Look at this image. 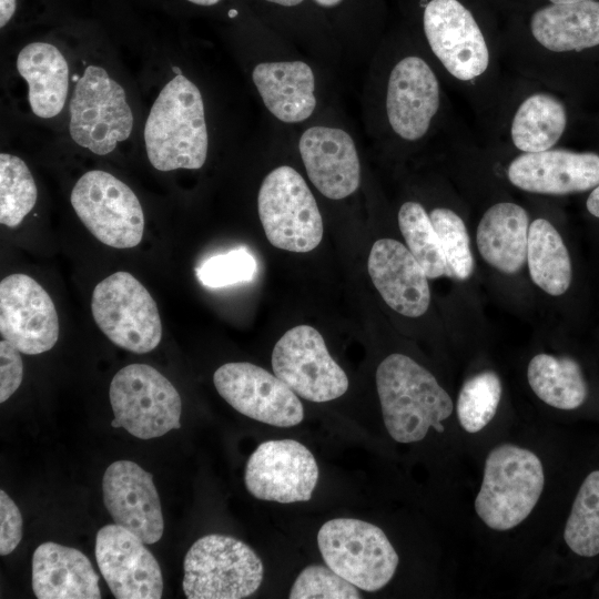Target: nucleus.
Wrapping results in <instances>:
<instances>
[{
    "instance_id": "26",
    "label": "nucleus",
    "mask_w": 599,
    "mask_h": 599,
    "mask_svg": "<svg viewBox=\"0 0 599 599\" xmlns=\"http://www.w3.org/2000/svg\"><path fill=\"white\" fill-rule=\"evenodd\" d=\"M530 30L554 52L581 51L599 44V1L552 3L537 10Z\"/></svg>"
},
{
    "instance_id": "5",
    "label": "nucleus",
    "mask_w": 599,
    "mask_h": 599,
    "mask_svg": "<svg viewBox=\"0 0 599 599\" xmlns=\"http://www.w3.org/2000/svg\"><path fill=\"white\" fill-rule=\"evenodd\" d=\"M317 545L332 570L369 592L385 587L399 562L385 532L359 519L335 518L326 521L318 530Z\"/></svg>"
},
{
    "instance_id": "8",
    "label": "nucleus",
    "mask_w": 599,
    "mask_h": 599,
    "mask_svg": "<svg viewBox=\"0 0 599 599\" xmlns=\"http://www.w3.org/2000/svg\"><path fill=\"white\" fill-rule=\"evenodd\" d=\"M91 312L103 334L131 353H149L161 342L162 323L156 303L128 272H115L95 285Z\"/></svg>"
},
{
    "instance_id": "36",
    "label": "nucleus",
    "mask_w": 599,
    "mask_h": 599,
    "mask_svg": "<svg viewBox=\"0 0 599 599\" xmlns=\"http://www.w3.org/2000/svg\"><path fill=\"white\" fill-rule=\"evenodd\" d=\"M291 599H358L357 587L337 575L328 566L311 565L296 577Z\"/></svg>"
},
{
    "instance_id": "10",
    "label": "nucleus",
    "mask_w": 599,
    "mask_h": 599,
    "mask_svg": "<svg viewBox=\"0 0 599 599\" xmlns=\"http://www.w3.org/2000/svg\"><path fill=\"white\" fill-rule=\"evenodd\" d=\"M70 201L84 226L101 243L115 248L136 246L144 232V213L135 193L101 170L84 173Z\"/></svg>"
},
{
    "instance_id": "14",
    "label": "nucleus",
    "mask_w": 599,
    "mask_h": 599,
    "mask_svg": "<svg viewBox=\"0 0 599 599\" xmlns=\"http://www.w3.org/2000/svg\"><path fill=\"white\" fill-rule=\"evenodd\" d=\"M0 334L21 353L50 351L59 338V319L48 292L27 274L0 283Z\"/></svg>"
},
{
    "instance_id": "34",
    "label": "nucleus",
    "mask_w": 599,
    "mask_h": 599,
    "mask_svg": "<svg viewBox=\"0 0 599 599\" xmlns=\"http://www.w3.org/2000/svg\"><path fill=\"white\" fill-rule=\"evenodd\" d=\"M429 217L439 237L448 272L460 281L469 278L474 271V257L464 221L446 207L434 209Z\"/></svg>"
},
{
    "instance_id": "35",
    "label": "nucleus",
    "mask_w": 599,
    "mask_h": 599,
    "mask_svg": "<svg viewBox=\"0 0 599 599\" xmlns=\"http://www.w3.org/2000/svg\"><path fill=\"white\" fill-rule=\"evenodd\" d=\"M256 268L255 257L240 247L209 257L195 271L203 285L217 288L252 281Z\"/></svg>"
},
{
    "instance_id": "4",
    "label": "nucleus",
    "mask_w": 599,
    "mask_h": 599,
    "mask_svg": "<svg viewBox=\"0 0 599 599\" xmlns=\"http://www.w3.org/2000/svg\"><path fill=\"white\" fill-rule=\"evenodd\" d=\"M182 588L189 599H241L253 595L264 576L262 560L245 542L211 534L184 558Z\"/></svg>"
},
{
    "instance_id": "16",
    "label": "nucleus",
    "mask_w": 599,
    "mask_h": 599,
    "mask_svg": "<svg viewBox=\"0 0 599 599\" xmlns=\"http://www.w3.org/2000/svg\"><path fill=\"white\" fill-rule=\"evenodd\" d=\"M146 544L129 529L111 524L95 537V559L118 599H159L163 593L160 565Z\"/></svg>"
},
{
    "instance_id": "23",
    "label": "nucleus",
    "mask_w": 599,
    "mask_h": 599,
    "mask_svg": "<svg viewBox=\"0 0 599 599\" xmlns=\"http://www.w3.org/2000/svg\"><path fill=\"white\" fill-rule=\"evenodd\" d=\"M252 79L263 103L278 120L297 123L312 115L315 78L305 62H262L254 68Z\"/></svg>"
},
{
    "instance_id": "7",
    "label": "nucleus",
    "mask_w": 599,
    "mask_h": 599,
    "mask_svg": "<svg viewBox=\"0 0 599 599\" xmlns=\"http://www.w3.org/2000/svg\"><path fill=\"white\" fill-rule=\"evenodd\" d=\"M111 426L141 439L163 436L181 427L182 400L171 382L154 367L130 364L110 384Z\"/></svg>"
},
{
    "instance_id": "33",
    "label": "nucleus",
    "mask_w": 599,
    "mask_h": 599,
    "mask_svg": "<svg viewBox=\"0 0 599 599\" xmlns=\"http://www.w3.org/2000/svg\"><path fill=\"white\" fill-rule=\"evenodd\" d=\"M501 394V380L495 372L485 370L468 378L456 405L460 426L470 434L485 428L496 415Z\"/></svg>"
},
{
    "instance_id": "44",
    "label": "nucleus",
    "mask_w": 599,
    "mask_h": 599,
    "mask_svg": "<svg viewBox=\"0 0 599 599\" xmlns=\"http://www.w3.org/2000/svg\"><path fill=\"white\" fill-rule=\"evenodd\" d=\"M552 3H569V2H581V1H593V0H549Z\"/></svg>"
},
{
    "instance_id": "38",
    "label": "nucleus",
    "mask_w": 599,
    "mask_h": 599,
    "mask_svg": "<svg viewBox=\"0 0 599 599\" xmlns=\"http://www.w3.org/2000/svg\"><path fill=\"white\" fill-rule=\"evenodd\" d=\"M23 378L21 352L10 342H0V403L19 388Z\"/></svg>"
},
{
    "instance_id": "25",
    "label": "nucleus",
    "mask_w": 599,
    "mask_h": 599,
    "mask_svg": "<svg viewBox=\"0 0 599 599\" xmlns=\"http://www.w3.org/2000/svg\"><path fill=\"white\" fill-rule=\"evenodd\" d=\"M17 70L28 83L32 112L42 119L58 115L69 89V67L61 51L48 42L29 43L18 54Z\"/></svg>"
},
{
    "instance_id": "1",
    "label": "nucleus",
    "mask_w": 599,
    "mask_h": 599,
    "mask_svg": "<svg viewBox=\"0 0 599 599\" xmlns=\"http://www.w3.org/2000/svg\"><path fill=\"white\" fill-rule=\"evenodd\" d=\"M376 387L390 437L402 444L419 441L454 410L448 393L435 376L407 355L394 353L378 365Z\"/></svg>"
},
{
    "instance_id": "40",
    "label": "nucleus",
    "mask_w": 599,
    "mask_h": 599,
    "mask_svg": "<svg viewBox=\"0 0 599 599\" xmlns=\"http://www.w3.org/2000/svg\"><path fill=\"white\" fill-rule=\"evenodd\" d=\"M586 205L591 215L599 217V184L589 194Z\"/></svg>"
},
{
    "instance_id": "32",
    "label": "nucleus",
    "mask_w": 599,
    "mask_h": 599,
    "mask_svg": "<svg viewBox=\"0 0 599 599\" xmlns=\"http://www.w3.org/2000/svg\"><path fill=\"white\" fill-rule=\"evenodd\" d=\"M38 189L26 162L17 155L0 154V223L17 227L33 209Z\"/></svg>"
},
{
    "instance_id": "21",
    "label": "nucleus",
    "mask_w": 599,
    "mask_h": 599,
    "mask_svg": "<svg viewBox=\"0 0 599 599\" xmlns=\"http://www.w3.org/2000/svg\"><path fill=\"white\" fill-rule=\"evenodd\" d=\"M298 149L311 182L326 197L342 200L358 189L361 164L347 132L312 126L302 134Z\"/></svg>"
},
{
    "instance_id": "11",
    "label": "nucleus",
    "mask_w": 599,
    "mask_h": 599,
    "mask_svg": "<svg viewBox=\"0 0 599 599\" xmlns=\"http://www.w3.org/2000/svg\"><path fill=\"white\" fill-rule=\"evenodd\" d=\"M272 368L296 395L309 402H329L348 389L346 373L329 355L321 333L309 325L295 326L277 341Z\"/></svg>"
},
{
    "instance_id": "22",
    "label": "nucleus",
    "mask_w": 599,
    "mask_h": 599,
    "mask_svg": "<svg viewBox=\"0 0 599 599\" xmlns=\"http://www.w3.org/2000/svg\"><path fill=\"white\" fill-rule=\"evenodd\" d=\"M32 590L39 599H100L99 576L80 550L52 541L32 556Z\"/></svg>"
},
{
    "instance_id": "39",
    "label": "nucleus",
    "mask_w": 599,
    "mask_h": 599,
    "mask_svg": "<svg viewBox=\"0 0 599 599\" xmlns=\"http://www.w3.org/2000/svg\"><path fill=\"white\" fill-rule=\"evenodd\" d=\"M16 11V0H0V27L3 28Z\"/></svg>"
},
{
    "instance_id": "37",
    "label": "nucleus",
    "mask_w": 599,
    "mask_h": 599,
    "mask_svg": "<svg viewBox=\"0 0 599 599\" xmlns=\"http://www.w3.org/2000/svg\"><path fill=\"white\" fill-rule=\"evenodd\" d=\"M22 538V516L4 490H0V555L12 552Z\"/></svg>"
},
{
    "instance_id": "24",
    "label": "nucleus",
    "mask_w": 599,
    "mask_h": 599,
    "mask_svg": "<svg viewBox=\"0 0 599 599\" xmlns=\"http://www.w3.org/2000/svg\"><path fill=\"white\" fill-rule=\"evenodd\" d=\"M529 217L512 202L491 205L477 226L476 241L481 257L497 271L512 275L527 262Z\"/></svg>"
},
{
    "instance_id": "42",
    "label": "nucleus",
    "mask_w": 599,
    "mask_h": 599,
    "mask_svg": "<svg viewBox=\"0 0 599 599\" xmlns=\"http://www.w3.org/2000/svg\"><path fill=\"white\" fill-rule=\"evenodd\" d=\"M322 7H334L338 4L342 0H315Z\"/></svg>"
},
{
    "instance_id": "9",
    "label": "nucleus",
    "mask_w": 599,
    "mask_h": 599,
    "mask_svg": "<svg viewBox=\"0 0 599 599\" xmlns=\"http://www.w3.org/2000/svg\"><path fill=\"white\" fill-rule=\"evenodd\" d=\"M133 129V114L121 84L98 65H89L70 101L69 132L80 146L98 155L111 153Z\"/></svg>"
},
{
    "instance_id": "3",
    "label": "nucleus",
    "mask_w": 599,
    "mask_h": 599,
    "mask_svg": "<svg viewBox=\"0 0 599 599\" xmlns=\"http://www.w3.org/2000/svg\"><path fill=\"white\" fill-rule=\"evenodd\" d=\"M544 485V467L534 451L501 444L485 460L475 511L490 529L510 530L531 514Z\"/></svg>"
},
{
    "instance_id": "2",
    "label": "nucleus",
    "mask_w": 599,
    "mask_h": 599,
    "mask_svg": "<svg viewBox=\"0 0 599 599\" xmlns=\"http://www.w3.org/2000/svg\"><path fill=\"white\" fill-rule=\"evenodd\" d=\"M144 142L148 159L159 171L197 170L205 163L209 135L203 99L182 73L155 99L145 122Z\"/></svg>"
},
{
    "instance_id": "17",
    "label": "nucleus",
    "mask_w": 599,
    "mask_h": 599,
    "mask_svg": "<svg viewBox=\"0 0 599 599\" xmlns=\"http://www.w3.org/2000/svg\"><path fill=\"white\" fill-rule=\"evenodd\" d=\"M104 505L113 521L146 545L159 541L164 520L153 476L131 460H116L102 478Z\"/></svg>"
},
{
    "instance_id": "28",
    "label": "nucleus",
    "mask_w": 599,
    "mask_h": 599,
    "mask_svg": "<svg viewBox=\"0 0 599 599\" xmlns=\"http://www.w3.org/2000/svg\"><path fill=\"white\" fill-rule=\"evenodd\" d=\"M527 264L530 278L547 294L560 296L568 291L572 280L569 252L546 219H536L529 225Z\"/></svg>"
},
{
    "instance_id": "12",
    "label": "nucleus",
    "mask_w": 599,
    "mask_h": 599,
    "mask_svg": "<svg viewBox=\"0 0 599 599\" xmlns=\"http://www.w3.org/2000/svg\"><path fill=\"white\" fill-rule=\"evenodd\" d=\"M217 393L238 413L276 427L304 418L297 395L275 374L247 362L226 363L213 376Z\"/></svg>"
},
{
    "instance_id": "46",
    "label": "nucleus",
    "mask_w": 599,
    "mask_h": 599,
    "mask_svg": "<svg viewBox=\"0 0 599 599\" xmlns=\"http://www.w3.org/2000/svg\"><path fill=\"white\" fill-rule=\"evenodd\" d=\"M235 14H236V11H235V10H231V11H230V16H231V17H233V16H235Z\"/></svg>"
},
{
    "instance_id": "15",
    "label": "nucleus",
    "mask_w": 599,
    "mask_h": 599,
    "mask_svg": "<svg viewBox=\"0 0 599 599\" xmlns=\"http://www.w3.org/2000/svg\"><path fill=\"white\" fill-rule=\"evenodd\" d=\"M423 20L432 51L451 75L470 81L486 71L489 52L485 38L463 3L458 0H430Z\"/></svg>"
},
{
    "instance_id": "31",
    "label": "nucleus",
    "mask_w": 599,
    "mask_h": 599,
    "mask_svg": "<svg viewBox=\"0 0 599 599\" xmlns=\"http://www.w3.org/2000/svg\"><path fill=\"white\" fill-rule=\"evenodd\" d=\"M564 538L581 557L599 554V470L591 471L582 481L566 521Z\"/></svg>"
},
{
    "instance_id": "29",
    "label": "nucleus",
    "mask_w": 599,
    "mask_h": 599,
    "mask_svg": "<svg viewBox=\"0 0 599 599\" xmlns=\"http://www.w3.org/2000/svg\"><path fill=\"white\" fill-rule=\"evenodd\" d=\"M566 124L564 104L550 94L535 93L518 106L511 123V140L524 153L546 151L558 142Z\"/></svg>"
},
{
    "instance_id": "27",
    "label": "nucleus",
    "mask_w": 599,
    "mask_h": 599,
    "mask_svg": "<svg viewBox=\"0 0 599 599\" xmlns=\"http://www.w3.org/2000/svg\"><path fill=\"white\" fill-rule=\"evenodd\" d=\"M527 379L540 400L558 409H576L588 396L581 367L568 356L535 355L528 364Z\"/></svg>"
},
{
    "instance_id": "6",
    "label": "nucleus",
    "mask_w": 599,
    "mask_h": 599,
    "mask_svg": "<svg viewBox=\"0 0 599 599\" xmlns=\"http://www.w3.org/2000/svg\"><path fill=\"white\" fill-rule=\"evenodd\" d=\"M257 209L268 242L281 250L307 253L323 238V219L302 175L288 165L271 171L263 180Z\"/></svg>"
},
{
    "instance_id": "43",
    "label": "nucleus",
    "mask_w": 599,
    "mask_h": 599,
    "mask_svg": "<svg viewBox=\"0 0 599 599\" xmlns=\"http://www.w3.org/2000/svg\"><path fill=\"white\" fill-rule=\"evenodd\" d=\"M192 3L200 4V6H213L217 3L220 0H187Z\"/></svg>"
},
{
    "instance_id": "19",
    "label": "nucleus",
    "mask_w": 599,
    "mask_h": 599,
    "mask_svg": "<svg viewBox=\"0 0 599 599\" xmlns=\"http://www.w3.org/2000/svg\"><path fill=\"white\" fill-rule=\"evenodd\" d=\"M508 179L516 187L531 193L564 195L588 191L599 184V155L550 149L524 153L509 164Z\"/></svg>"
},
{
    "instance_id": "18",
    "label": "nucleus",
    "mask_w": 599,
    "mask_h": 599,
    "mask_svg": "<svg viewBox=\"0 0 599 599\" xmlns=\"http://www.w3.org/2000/svg\"><path fill=\"white\" fill-rule=\"evenodd\" d=\"M439 103V83L422 58L406 57L393 68L387 84L386 112L396 134L408 141L423 138Z\"/></svg>"
},
{
    "instance_id": "41",
    "label": "nucleus",
    "mask_w": 599,
    "mask_h": 599,
    "mask_svg": "<svg viewBox=\"0 0 599 599\" xmlns=\"http://www.w3.org/2000/svg\"><path fill=\"white\" fill-rule=\"evenodd\" d=\"M270 2L285 6V7H293L300 4L303 0H267Z\"/></svg>"
},
{
    "instance_id": "30",
    "label": "nucleus",
    "mask_w": 599,
    "mask_h": 599,
    "mask_svg": "<svg viewBox=\"0 0 599 599\" xmlns=\"http://www.w3.org/2000/svg\"><path fill=\"white\" fill-rule=\"evenodd\" d=\"M398 225L408 250L428 278H438L448 273L439 237L419 203L409 201L400 206Z\"/></svg>"
},
{
    "instance_id": "45",
    "label": "nucleus",
    "mask_w": 599,
    "mask_h": 599,
    "mask_svg": "<svg viewBox=\"0 0 599 599\" xmlns=\"http://www.w3.org/2000/svg\"><path fill=\"white\" fill-rule=\"evenodd\" d=\"M173 71H175V72H176V74H180V73H182V72L180 71V69H179V68H176V67H173Z\"/></svg>"
},
{
    "instance_id": "13",
    "label": "nucleus",
    "mask_w": 599,
    "mask_h": 599,
    "mask_svg": "<svg viewBox=\"0 0 599 599\" xmlns=\"http://www.w3.org/2000/svg\"><path fill=\"white\" fill-rule=\"evenodd\" d=\"M317 480L318 467L313 454L293 439L260 444L244 473L252 496L281 504L309 500Z\"/></svg>"
},
{
    "instance_id": "20",
    "label": "nucleus",
    "mask_w": 599,
    "mask_h": 599,
    "mask_svg": "<svg viewBox=\"0 0 599 599\" xmlns=\"http://www.w3.org/2000/svg\"><path fill=\"white\" fill-rule=\"evenodd\" d=\"M368 273L385 303L407 317L424 315L430 304L427 275L408 247L394 238L377 240L369 252Z\"/></svg>"
}]
</instances>
